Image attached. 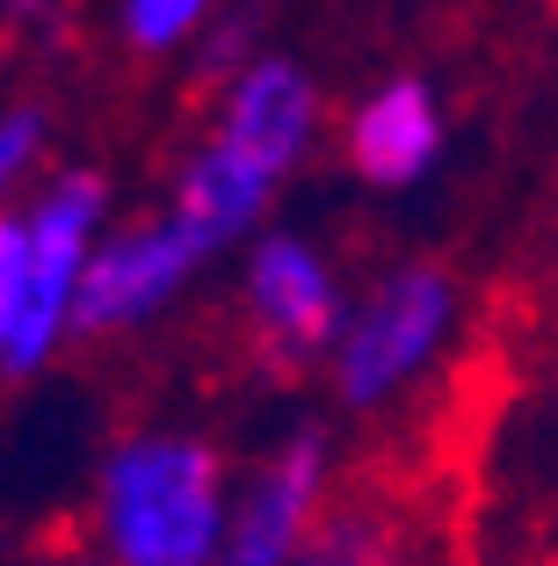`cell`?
Segmentation results:
<instances>
[{
  "instance_id": "cell-13",
  "label": "cell",
  "mask_w": 558,
  "mask_h": 566,
  "mask_svg": "<svg viewBox=\"0 0 558 566\" xmlns=\"http://www.w3.org/2000/svg\"><path fill=\"white\" fill-rule=\"evenodd\" d=\"M36 153H44V117L36 109H8L0 117V211H8V189L36 167Z\"/></svg>"
},
{
  "instance_id": "cell-3",
  "label": "cell",
  "mask_w": 558,
  "mask_h": 566,
  "mask_svg": "<svg viewBox=\"0 0 558 566\" xmlns=\"http://www.w3.org/2000/svg\"><path fill=\"white\" fill-rule=\"evenodd\" d=\"M109 211V189L102 175H59V182L36 197V211L22 218L30 226V262H36V283H30V319H22L15 349L0 356L8 378L36 370L59 342L73 334V298H81V276H87V254L102 248L95 226Z\"/></svg>"
},
{
  "instance_id": "cell-10",
  "label": "cell",
  "mask_w": 558,
  "mask_h": 566,
  "mask_svg": "<svg viewBox=\"0 0 558 566\" xmlns=\"http://www.w3.org/2000/svg\"><path fill=\"white\" fill-rule=\"evenodd\" d=\"M291 566H399V531H392V516H385L378 501L341 494V501L319 509L313 537L297 545Z\"/></svg>"
},
{
  "instance_id": "cell-9",
  "label": "cell",
  "mask_w": 558,
  "mask_h": 566,
  "mask_svg": "<svg viewBox=\"0 0 558 566\" xmlns=\"http://www.w3.org/2000/svg\"><path fill=\"white\" fill-rule=\"evenodd\" d=\"M269 197H276V175H262V167L240 160L232 146L203 138V146L189 153V167L175 175V211L167 218H175L203 254H218V248H232L246 226H262Z\"/></svg>"
},
{
  "instance_id": "cell-2",
  "label": "cell",
  "mask_w": 558,
  "mask_h": 566,
  "mask_svg": "<svg viewBox=\"0 0 558 566\" xmlns=\"http://www.w3.org/2000/svg\"><path fill=\"white\" fill-rule=\"evenodd\" d=\"M457 319V283L435 262H407L341 319L334 334V385L348 407H385L399 385H413Z\"/></svg>"
},
{
  "instance_id": "cell-8",
  "label": "cell",
  "mask_w": 558,
  "mask_h": 566,
  "mask_svg": "<svg viewBox=\"0 0 558 566\" xmlns=\"http://www.w3.org/2000/svg\"><path fill=\"white\" fill-rule=\"evenodd\" d=\"M348 167H356L362 182L378 189H407L421 182L428 167H435V153H443V109H435V87L428 81H385L378 95H362L356 109H348Z\"/></svg>"
},
{
  "instance_id": "cell-14",
  "label": "cell",
  "mask_w": 558,
  "mask_h": 566,
  "mask_svg": "<svg viewBox=\"0 0 558 566\" xmlns=\"http://www.w3.org/2000/svg\"><path fill=\"white\" fill-rule=\"evenodd\" d=\"M254 44V15H232V22H218L211 30V51H203V73L211 81H232L240 73V51Z\"/></svg>"
},
{
  "instance_id": "cell-5",
  "label": "cell",
  "mask_w": 558,
  "mask_h": 566,
  "mask_svg": "<svg viewBox=\"0 0 558 566\" xmlns=\"http://www.w3.org/2000/svg\"><path fill=\"white\" fill-rule=\"evenodd\" d=\"M327 501H334L327 494V436L297 429L291 443H276V458H262V472L240 486L218 566H291Z\"/></svg>"
},
{
  "instance_id": "cell-7",
  "label": "cell",
  "mask_w": 558,
  "mask_h": 566,
  "mask_svg": "<svg viewBox=\"0 0 558 566\" xmlns=\"http://www.w3.org/2000/svg\"><path fill=\"white\" fill-rule=\"evenodd\" d=\"M313 124H319V95L291 59H246L225 81L211 138L283 182V175L305 160V146H313Z\"/></svg>"
},
{
  "instance_id": "cell-15",
  "label": "cell",
  "mask_w": 558,
  "mask_h": 566,
  "mask_svg": "<svg viewBox=\"0 0 558 566\" xmlns=\"http://www.w3.org/2000/svg\"><path fill=\"white\" fill-rule=\"evenodd\" d=\"M0 8H15V15H36V8H44V0H0Z\"/></svg>"
},
{
  "instance_id": "cell-4",
  "label": "cell",
  "mask_w": 558,
  "mask_h": 566,
  "mask_svg": "<svg viewBox=\"0 0 558 566\" xmlns=\"http://www.w3.org/2000/svg\"><path fill=\"white\" fill-rule=\"evenodd\" d=\"M246 319H254V349L276 378H297L305 364L334 356V334H341V291H334V269L319 262L305 240L269 233L246 254Z\"/></svg>"
},
{
  "instance_id": "cell-12",
  "label": "cell",
  "mask_w": 558,
  "mask_h": 566,
  "mask_svg": "<svg viewBox=\"0 0 558 566\" xmlns=\"http://www.w3.org/2000/svg\"><path fill=\"white\" fill-rule=\"evenodd\" d=\"M211 0H124V36L138 51H175L181 36H197Z\"/></svg>"
},
{
  "instance_id": "cell-1",
  "label": "cell",
  "mask_w": 558,
  "mask_h": 566,
  "mask_svg": "<svg viewBox=\"0 0 558 566\" xmlns=\"http://www.w3.org/2000/svg\"><path fill=\"white\" fill-rule=\"evenodd\" d=\"M232 523L225 465L197 436H124L95 486L109 566H218Z\"/></svg>"
},
{
  "instance_id": "cell-6",
  "label": "cell",
  "mask_w": 558,
  "mask_h": 566,
  "mask_svg": "<svg viewBox=\"0 0 558 566\" xmlns=\"http://www.w3.org/2000/svg\"><path fill=\"white\" fill-rule=\"evenodd\" d=\"M203 248L181 233L175 218H152L124 240H102L87 254V276H81V298H73V334H116V327H138L152 319L181 283L197 276Z\"/></svg>"
},
{
  "instance_id": "cell-16",
  "label": "cell",
  "mask_w": 558,
  "mask_h": 566,
  "mask_svg": "<svg viewBox=\"0 0 558 566\" xmlns=\"http://www.w3.org/2000/svg\"><path fill=\"white\" fill-rule=\"evenodd\" d=\"M102 566H109V559H102Z\"/></svg>"
},
{
  "instance_id": "cell-11",
  "label": "cell",
  "mask_w": 558,
  "mask_h": 566,
  "mask_svg": "<svg viewBox=\"0 0 558 566\" xmlns=\"http://www.w3.org/2000/svg\"><path fill=\"white\" fill-rule=\"evenodd\" d=\"M30 283H36V262H30V226L0 211V356L15 349L22 319H30Z\"/></svg>"
}]
</instances>
